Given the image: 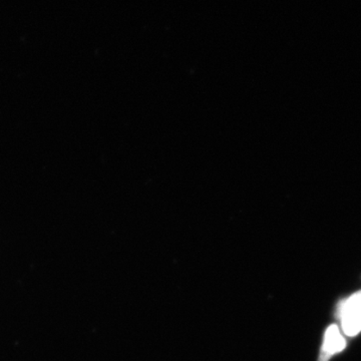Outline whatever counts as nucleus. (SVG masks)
I'll use <instances>...</instances> for the list:
<instances>
[{
  "label": "nucleus",
  "instance_id": "obj_1",
  "mask_svg": "<svg viewBox=\"0 0 361 361\" xmlns=\"http://www.w3.org/2000/svg\"><path fill=\"white\" fill-rule=\"evenodd\" d=\"M346 342L336 325H331L325 334L324 343L318 361H329L334 353H341L345 348Z\"/></svg>",
  "mask_w": 361,
  "mask_h": 361
},
{
  "label": "nucleus",
  "instance_id": "obj_2",
  "mask_svg": "<svg viewBox=\"0 0 361 361\" xmlns=\"http://www.w3.org/2000/svg\"><path fill=\"white\" fill-rule=\"evenodd\" d=\"M342 329L346 336H355L361 330V308L350 311L341 317Z\"/></svg>",
  "mask_w": 361,
  "mask_h": 361
},
{
  "label": "nucleus",
  "instance_id": "obj_3",
  "mask_svg": "<svg viewBox=\"0 0 361 361\" xmlns=\"http://www.w3.org/2000/svg\"><path fill=\"white\" fill-rule=\"evenodd\" d=\"M360 308H361V291L353 294V296L349 297L348 299L339 304L337 316L341 318L346 313L360 310Z\"/></svg>",
  "mask_w": 361,
  "mask_h": 361
}]
</instances>
